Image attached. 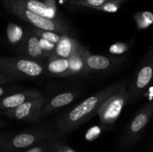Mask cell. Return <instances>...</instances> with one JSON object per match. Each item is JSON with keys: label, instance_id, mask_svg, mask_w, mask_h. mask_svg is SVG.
<instances>
[{"label": "cell", "instance_id": "6da1fadb", "mask_svg": "<svg viewBox=\"0 0 153 152\" xmlns=\"http://www.w3.org/2000/svg\"><path fill=\"white\" fill-rule=\"evenodd\" d=\"M129 82V79L125 78L111 83L61 114L55 121L57 130L65 135L77 130L95 116L101 106L111 95Z\"/></svg>", "mask_w": 153, "mask_h": 152}, {"label": "cell", "instance_id": "7a4b0ae2", "mask_svg": "<svg viewBox=\"0 0 153 152\" xmlns=\"http://www.w3.org/2000/svg\"><path fill=\"white\" fill-rule=\"evenodd\" d=\"M59 131L50 122L31 127L17 134H1L0 152H21L56 135Z\"/></svg>", "mask_w": 153, "mask_h": 152}, {"label": "cell", "instance_id": "3957f363", "mask_svg": "<svg viewBox=\"0 0 153 152\" xmlns=\"http://www.w3.org/2000/svg\"><path fill=\"white\" fill-rule=\"evenodd\" d=\"M46 75L44 63L26 58L2 57L0 59V83L30 80Z\"/></svg>", "mask_w": 153, "mask_h": 152}, {"label": "cell", "instance_id": "277c9868", "mask_svg": "<svg viewBox=\"0 0 153 152\" xmlns=\"http://www.w3.org/2000/svg\"><path fill=\"white\" fill-rule=\"evenodd\" d=\"M4 8L14 16L33 25L34 28L45 31H54L67 35H73V31L67 21L52 20L37 14L28 9L11 2L9 0H1Z\"/></svg>", "mask_w": 153, "mask_h": 152}, {"label": "cell", "instance_id": "5b68a950", "mask_svg": "<svg viewBox=\"0 0 153 152\" xmlns=\"http://www.w3.org/2000/svg\"><path fill=\"white\" fill-rule=\"evenodd\" d=\"M153 117V99L144 104L124 129L118 144V150L126 151L136 144Z\"/></svg>", "mask_w": 153, "mask_h": 152}, {"label": "cell", "instance_id": "8992f818", "mask_svg": "<svg viewBox=\"0 0 153 152\" xmlns=\"http://www.w3.org/2000/svg\"><path fill=\"white\" fill-rule=\"evenodd\" d=\"M153 82V49L142 60L128 86V103L138 101Z\"/></svg>", "mask_w": 153, "mask_h": 152}, {"label": "cell", "instance_id": "52a82bcc", "mask_svg": "<svg viewBox=\"0 0 153 152\" xmlns=\"http://www.w3.org/2000/svg\"><path fill=\"white\" fill-rule=\"evenodd\" d=\"M128 84L124 86L111 95L98 110L97 115L100 122L105 129H108L115 123L123 107L128 103Z\"/></svg>", "mask_w": 153, "mask_h": 152}, {"label": "cell", "instance_id": "ba28073f", "mask_svg": "<svg viewBox=\"0 0 153 152\" xmlns=\"http://www.w3.org/2000/svg\"><path fill=\"white\" fill-rule=\"evenodd\" d=\"M126 60V58L124 56H106L93 55L89 52L87 57V68L89 74H110L119 70Z\"/></svg>", "mask_w": 153, "mask_h": 152}, {"label": "cell", "instance_id": "9c48e42d", "mask_svg": "<svg viewBox=\"0 0 153 152\" xmlns=\"http://www.w3.org/2000/svg\"><path fill=\"white\" fill-rule=\"evenodd\" d=\"M44 98L28 101L20 106L1 112L9 119L26 122H35L40 120L42 109L46 104Z\"/></svg>", "mask_w": 153, "mask_h": 152}, {"label": "cell", "instance_id": "30bf717a", "mask_svg": "<svg viewBox=\"0 0 153 152\" xmlns=\"http://www.w3.org/2000/svg\"><path fill=\"white\" fill-rule=\"evenodd\" d=\"M43 17L58 21H67L52 0H9Z\"/></svg>", "mask_w": 153, "mask_h": 152}, {"label": "cell", "instance_id": "8fae6325", "mask_svg": "<svg viewBox=\"0 0 153 152\" xmlns=\"http://www.w3.org/2000/svg\"><path fill=\"white\" fill-rule=\"evenodd\" d=\"M18 52L23 56L22 58H26L39 62H42L50 57L44 52L40 44V38L33 32L32 30H28L25 43Z\"/></svg>", "mask_w": 153, "mask_h": 152}, {"label": "cell", "instance_id": "7c38bea8", "mask_svg": "<svg viewBox=\"0 0 153 152\" xmlns=\"http://www.w3.org/2000/svg\"><path fill=\"white\" fill-rule=\"evenodd\" d=\"M44 98L41 92L36 90H24L16 93L10 94L1 98L0 110L4 112L20 106L25 102Z\"/></svg>", "mask_w": 153, "mask_h": 152}, {"label": "cell", "instance_id": "4fadbf2b", "mask_svg": "<svg viewBox=\"0 0 153 152\" xmlns=\"http://www.w3.org/2000/svg\"><path fill=\"white\" fill-rule=\"evenodd\" d=\"M80 92L77 90H67L58 94L44 104L40 114V120L53 113L61 107L75 101Z\"/></svg>", "mask_w": 153, "mask_h": 152}, {"label": "cell", "instance_id": "5bb4252c", "mask_svg": "<svg viewBox=\"0 0 153 152\" xmlns=\"http://www.w3.org/2000/svg\"><path fill=\"white\" fill-rule=\"evenodd\" d=\"M89 52L90 51L88 48L83 46L77 53L69 58L70 65L67 77L85 76L89 75L87 68V57Z\"/></svg>", "mask_w": 153, "mask_h": 152}, {"label": "cell", "instance_id": "9a60e30c", "mask_svg": "<svg viewBox=\"0 0 153 152\" xmlns=\"http://www.w3.org/2000/svg\"><path fill=\"white\" fill-rule=\"evenodd\" d=\"M82 47L83 46L76 38L71 35L64 34L61 41L57 44L53 54L60 58L69 59L77 53Z\"/></svg>", "mask_w": 153, "mask_h": 152}, {"label": "cell", "instance_id": "2e32d148", "mask_svg": "<svg viewBox=\"0 0 153 152\" xmlns=\"http://www.w3.org/2000/svg\"><path fill=\"white\" fill-rule=\"evenodd\" d=\"M70 60L60 58L52 54L47 59L46 66V74L55 77H67L70 69Z\"/></svg>", "mask_w": 153, "mask_h": 152}, {"label": "cell", "instance_id": "e0dca14e", "mask_svg": "<svg viewBox=\"0 0 153 152\" xmlns=\"http://www.w3.org/2000/svg\"><path fill=\"white\" fill-rule=\"evenodd\" d=\"M28 31H25L19 25L13 22H10L6 29V35L8 43L12 46L16 48L17 51L20 49L24 44L28 35Z\"/></svg>", "mask_w": 153, "mask_h": 152}, {"label": "cell", "instance_id": "ac0fdd59", "mask_svg": "<svg viewBox=\"0 0 153 152\" xmlns=\"http://www.w3.org/2000/svg\"><path fill=\"white\" fill-rule=\"evenodd\" d=\"M65 134H62V133L59 131L56 135L53 136L51 138L48 139L33 146V147L30 148L28 150L25 151L23 152H51L55 142L60 137H65Z\"/></svg>", "mask_w": 153, "mask_h": 152}, {"label": "cell", "instance_id": "d6986e66", "mask_svg": "<svg viewBox=\"0 0 153 152\" xmlns=\"http://www.w3.org/2000/svg\"><path fill=\"white\" fill-rule=\"evenodd\" d=\"M31 30L39 38L46 40L47 41L51 42V43H55L56 45L61 41L63 35H64V34H59V33L54 32V31H45V30L39 29V28H34Z\"/></svg>", "mask_w": 153, "mask_h": 152}, {"label": "cell", "instance_id": "ffe728a7", "mask_svg": "<svg viewBox=\"0 0 153 152\" xmlns=\"http://www.w3.org/2000/svg\"><path fill=\"white\" fill-rule=\"evenodd\" d=\"M134 19L139 29H144L153 23V14L149 11L137 13L134 16Z\"/></svg>", "mask_w": 153, "mask_h": 152}, {"label": "cell", "instance_id": "44dd1931", "mask_svg": "<svg viewBox=\"0 0 153 152\" xmlns=\"http://www.w3.org/2000/svg\"><path fill=\"white\" fill-rule=\"evenodd\" d=\"M134 44V40L131 41L126 43V42H117L116 43H114L109 47V52L110 54L116 56H120L123 54L128 52Z\"/></svg>", "mask_w": 153, "mask_h": 152}, {"label": "cell", "instance_id": "7402d4cb", "mask_svg": "<svg viewBox=\"0 0 153 152\" xmlns=\"http://www.w3.org/2000/svg\"><path fill=\"white\" fill-rule=\"evenodd\" d=\"M108 1V0H77V1H71L69 2L76 6L89 7L97 10L99 7L103 5Z\"/></svg>", "mask_w": 153, "mask_h": 152}, {"label": "cell", "instance_id": "603a6c76", "mask_svg": "<svg viewBox=\"0 0 153 152\" xmlns=\"http://www.w3.org/2000/svg\"><path fill=\"white\" fill-rule=\"evenodd\" d=\"M64 137H60L55 141L53 146L55 152H76L74 149L64 143Z\"/></svg>", "mask_w": 153, "mask_h": 152}, {"label": "cell", "instance_id": "cb8c5ba5", "mask_svg": "<svg viewBox=\"0 0 153 152\" xmlns=\"http://www.w3.org/2000/svg\"><path fill=\"white\" fill-rule=\"evenodd\" d=\"M122 3L117 2V1H108L104 4L103 5L100 6L97 9V10H102V11L108 12V13H114L119 10L120 7V4Z\"/></svg>", "mask_w": 153, "mask_h": 152}, {"label": "cell", "instance_id": "d4e9b609", "mask_svg": "<svg viewBox=\"0 0 153 152\" xmlns=\"http://www.w3.org/2000/svg\"><path fill=\"white\" fill-rule=\"evenodd\" d=\"M40 44H41L42 48L44 50V52H46V54L51 56L52 54L54 53L55 50V48H56V44L55 43H52L51 42L47 41L46 40H43V39H40Z\"/></svg>", "mask_w": 153, "mask_h": 152}, {"label": "cell", "instance_id": "484cf974", "mask_svg": "<svg viewBox=\"0 0 153 152\" xmlns=\"http://www.w3.org/2000/svg\"><path fill=\"white\" fill-rule=\"evenodd\" d=\"M108 1H117V2H120V3H123V2H125V1H129V0H108Z\"/></svg>", "mask_w": 153, "mask_h": 152}, {"label": "cell", "instance_id": "4316f807", "mask_svg": "<svg viewBox=\"0 0 153 152\" xmlns=\"http://www.w3.org/2000/svg\"><path fill=\"white\" fill-rule=\"evenodd\" d=\"M54 144H55V143H54ZM53 146H54V145H53ZM51 152H55V151H54L53 147H52V151H51Z\"/></svg>", "mask_w": 153, "mask_h": 152}, {"label": "cell", "instance_id": "83f0119b", "mask_svg": "<svg viewBox=\"0 0 153 152\" xmlns=\"http://www.w3.org/2000/svg\"><path fill=\"white\" fill-rule=\"evenodd\" d=\"M69 1H77V0H68Z\"/></svg>", "mask_w": 153, "mask_h": 152}, {"label": "cell", "instance_id": "f1b7e54d", "mask_svg": "<svg viewBox=\"0 0 153 152\" xmlns=\"http://www.w3.org/2000/svg\"><path fill=\"white\" fill-rule=\"evenodd\" d=\"M152 152H153V151H152Z\"/></svg>", "mask_w": 153, "mask_h": 152}]
</instances>
